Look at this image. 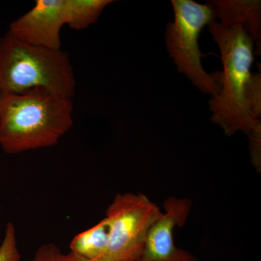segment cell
I'll return each instance as SVG.
<instances>
[{"label": "cell", "instance_id": "obj_1", "mask_svg": "<svg viewBox=\"0 0 261 261\" xmlns=\"http://www.w3.org/2000/svg\"><path fill=\"white\" fill-rule=\"evenodd\" d=\"M3 96L0 146L7 154L56 145L73 126L72 99L42 88Z\"/></svg>", "mask_w": 261, "mask_h": 261}, {"label": "cell", "instance_id": "obj_2", "mask_svg": "<svg viewBox=\"0 0 261 261\" xmlns=\"http://www.w3.org/2000/svg\"><path fill=\"white\" fill-rule=\"evenodd\" d=\"M209 32L217 43L224 70L211 75L220 88L219 94L209 101L211 120L219 125L228 137L238 130L248 135L250 140L260 137L261 123L247 110L245 90L250 80L254 61V42L243 27H226L214 20L208 25Z\"/></svg>", "mask_w": 261, "mask_h": 261}, {"label": "cell", "instance_id": "obj_3", "mask_svg": "<svg viewBox=\"0 0 261 261\" xmlns=\"http://www.w3.org/2000/svg\"><path fill=\"white\" fill-rule=\"evenodd\" d=\"M75 86L74 70L68 53L25 44L8 31L0 38V92L3 95L42 88L72 99Z\"/></svg>", "mask_w": 261, "mask_h": 261}, {"label": "cell", "instance_id": "obj_4", "mask_svg": "<svg viewBox=\"0 0 261 261\" xmlns=\"http://www.w3.org/2000/svg\"><path fill=\"white\" fill-rule=\"evenodd\" d=\"M174 20L168 24L165 41L169 56L178 71L186 75L201 92L211 98L219 94L220 88L211 74L204 70L201 59L205 57L199 48L198 38L206 25L216 20L211 2L198 4L192 0H173Z\"/></svg>", "mask_w": 261, "mask_h": 261}, {"label": "cell", "instance_id": "obj_5", "mask_svg": "<svg viewBox=\"0 0 261 261\" xmlns=\"http://www.w3.org/2000/svg\"><path fill=\"white\" fill-rule=\"evenodd\" d=\"M163 213L142 194H117L106 211L109 242L96 261H137L149 228Z\"/></svg>", "mask_w": 261, "mask_h": 261}, {"label": "cell", "instance_id": "obj_6", "mask_svg": "<svg viewBox=\"0 0 261 261\" xmlns=\"http://www.w3.org/2000/svg\"><path fill=\"white\" fill-rule=\"evenodd\" d=\"M165 214L149 228L137 261H197L190 252L176 247L173 231L186 222L191 209L187 199L172 197L165 201Z\"/></svg>", "mask_w": 261, "mask_h": 261}, {"label": "cell", "instance_id": "obj_7", "mask_svg": "<svg viewBox=\"0 0 261 261\" xmlns=\"http://www.w3.org/2000/svg\"><path fill=\"white\" fill-rule=\"evenodd\" d=\"M63 7L64 0H37L32 9L10 23L8 31L25 44L61 49Z\"/></svg>", "mask_w": 261, "mask_h": 261}, {"label": "cell", "instance_id": "obj_8", "mask_svg": "<svg viewBox=\"0 0 261 261\" xmlns=\"http://www.w3.org/2000/svg\"><path fill=\"white\" fill-rule=\"evenodd\" d=\"M216 18L221 25L228 27L238 25L243 27L257 44L256 54L260 55L261 2L257 0H218L211 1Z\"/></svg>", "mask_w": 261, "mask_h": 261}, {"label": "cell", "instance_id": "obj_9", "mask_svg": "<svg viewBox=\"0 0 261 261\" xmlns=\"http://www.w3.org/2000/svg\"><path fill=\"white\" fill-rule=\"evenodd\" d=\"M113 3V0H64L65 23L74 30L87 29Z\"/></svg>", "mask_w": 261, "mask_h": 261}, {"label": "cell", "instance_id": "obj_10", "mask_svg": "<svg viewBox=\"0 0 261 261\" xmlns=\"http://www.w3.org/2000/svg\"><path fill=\"white\" fill-rule=\"evenodd\" d=\"M108 242L109 226L105 218L93 227L77 234L70 242V252L96 261L106 251Z\"/></svg>", "mask_w": 261, "mask_h": 261}, {"label": "cell", "instance_id": "obj_11", "mask_svg": "<svg viewBox=\"0 0 261 261\" xmlns=\"http://www.w3.org/2000/svg\"><path fill=\"white\" fill-rule=\"evenodd\" d=\"M245 102L247 110L255 119L260 121L261 76L260 73L250 75L245 90Z\"/></svg>", "mask_w": 261, "mask_h": 261}, {"label": "cell", "instance_id": "obj_12", "mask_svg": "<svg viewBox=\"0 0 261 261\" xmlns=\"http://www.w3.org/2000/svg\"><path fill=\"white\" fill-rule=\"evenodd\" d=\"M20 254L17 245L14 224H7L4 239L0 245V261H20Z\"/></svg>", "mask_w": 261, "mask_h": 261}, {"label": "cell", "instance_id": "obj_13", "mask_svg": "<svg viewBox=\"0 0 261 261\" xmlns=\"http://www.w3.org/2000/svg\"><path fill=\"white\" fill-rule=\"evenodd\" d=\"M62 252L55 244L49 243L38 249L33 261H61Z\"/></svg>", "mask_w": 261, "mask_h": 261}, {"label": "cell", "instance_id": "obj_14", "mask_svg": "<svg viewBox=\"0 0 261 261\" xmlns=\"http://www.w3.org/2000/svg\"><path fill=\"white\" fill-rule=\"evenodd\" d=\"M61 261H93L85 258V257L81 256L78 254L74 252H70L68 254L62 253L61 256Z\"/></svg>", "mask_w": 261, "mask_h": 261}, {"label": "cell", "instance_id": "obj_15", "mask_svg": "<svg viewBox=\"0 0 261 261\" xmlns=\"http://www.w3.org/2000/svg\"><path fill=\"white\" fill-rule=\"evenodd\" d=\"M3 94L0 92V108H1L2 99H3Z\"/></svg>", "mask_w": 261, "mask_h": 261}]
</instances>
